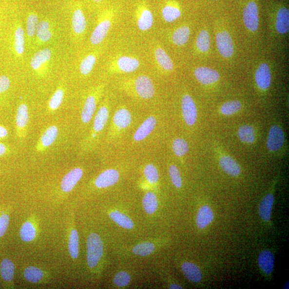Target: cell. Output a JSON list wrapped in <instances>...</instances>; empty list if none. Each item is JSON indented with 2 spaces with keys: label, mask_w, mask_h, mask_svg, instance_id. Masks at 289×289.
I'll return each instance as SVG.
<instances>
[{
  "label": "cell",
  "mask_w": 289,
  "mask_h": 289,
  "mask_svg": "<svg viewBox=\"0 0 289 289\" xmlns=\"http://www.w3.org/2000/svg\"><path fill=\"white\" fill-rule=\"evenodd\" d=\"M159 109L149 111L120 146L115 156L143 159L159 151L162 138V115Z\"/></svg>",
  "instance_id": "cell-1"
},
{
  "label": "cell",
  "mask_w": 289,
  "mask_h": 289,
  "mask_svg": "<svg viewBox=\"0 0 289 289\" xmlns=\"http://www.w3.org/2000/svg\"><path fill=\"white\" fill-rule=\"evenodd\" d=\"M148 112L135 111L134 108L124 103L114 108L101 142L111 159L116 155L125 139Z\"/></svg>",
  "instance_id": "cell-2"
},
{
  "label": "cell",
  "mask_w": 289,
  "mask_h": 289,
  "mask_svg": "<svg viewBox=\"0 0 289 289\" xmlns=\"http://www.w3.org/2000/svg\"><path fill=\"white\" fill-rule=\"evenodd\" d=\"M114 108L108 97H106L100 103L88 132L80 141L79 149L81 154H90L101 144Z\"/></svg>",
  "instance_id": "cell-3"
},
{
  "label": "cell",
  "mask_w": 289,
  "mask_h": 289,
  "mask_svg": "<svg viewBox=\"0 0 289 289\" xmlns=\"http://www.w3.org/2000/svg\"><path fill=\"white\" fill-rule=\"evenodd\" d=\"M270 14L267 33L270 45L277 53H282L287 46L289 34V11L285 6L277 7Z\"/></svg>",
  "instance_id": "cell-4"
},
{
  "label": "cell",
  "mask_w": 289,
  "mask_h": 289,
  "mask_svg": "<svg viewBox=\"0 0 289 289\" xmlns=\"http://www.w3.org/2000/svg\"><path fill=\"white\" fill-rule=\"evenodd\" d=\"M213 31L215 47L219 58L223 62H232L236 57L237 47L230 25L217 21Z\"/></svg>",
  "instance_id": "cell-5"
},
{
  "label": "cell",
  "mask_w": 289,
  "mask_h": 289,
  "mask_svg": "<svg viewBox=\"0 0 289 289\" xmlns=\"http://www.w3.org/2000/svg\"><path fill=\"white\" fill-rule=\"evenodd\" d=\"M240 23L245 37L255 43L258 42L261 31L259 8L257 3L250 0L245 5Z\"/></svg>",
  "instance_id": "cell-6"
},
{
  "label": "cell",
  "mask_w": 289,
  "mask_h": 289,
  "mask_svg": "<svg viewBox=\"0 0 289 289\" xmlns=\"http://www.w3.org/2000/svg\"><path fill=\"white\" fill-rule=\"evenodd\" d=\"M253 76L255 85L261 93L268 92L271 86L274 64L269 57L261 55L253 62Z\"/></svg>",
  "instance_id": "cell-7"
},
{
  "label": "cell",
  "mask_w": 289,
  "mask_h": 289,
  "mask_svg": "<svg viewBox=\"0 0 289 289\" xmlns=\"http://www.w3.org/2000/svg\"><path fill=\"white\" fill-rule=\"evenodd\" d=\"M124 86L127 94L141 102H150L155 96V84L145 75H140L133 80H128Z\"/></svg>",
  "instance_id": "cell-8"
},
{
  "label": "cell",
  "mask_w": 289,
  "mask_h": 289,
  "mask_svg": "<svg viewBox=\"0 0 289 289\" xmlns=\"http://www.w3.org/2000/svg\"><path fill=\"white\" fill-rule=\"evenodd\" d=\"M105 87L104 84H100L93 87L85 98L80 112V123L85 129L90 127L93 118L100 105Z\"/></svg>",
  "instance_id": "cell-9"
},
{
  "label": "cell",
  "mask_w": 289,
  "mask_h": 289,
  "mask_svg": "<svg viewBox=\"0 0 289 289\" xmlns=\"http://www.w3.org/2000/svg\"><path fill=\"white\" fill-rule=\"evenodd\" d=\"M103 252V242L101 237L97 233H90L86 242V260L90 268H95L99 264Z\"/></svg>",
  "instance_id": "cell-10"
},
{
  "label": "cell",
  "mask_w": 289,
  "mask_h": 289,
  "mask_svg": "<svg viewBox=\"0 0 289 289\" xmlns=\"http://www.w3.org/2000/svg\"><path fill=\"white\" fill-rule=\"evenodd\" d=\"M181 116L184 123L193 127L197 123L198 110L193 98L188 93H184L181 98Z\"/></svg>",
  "instance_id": "cell-11"
},
{
  "label": "cell",
  "mask_w": 289,
  "mask_h": 289,
  "mask_svg": "<svg viewBox=\"0 0 289 289\" xmlns=\"http://www.w3.org/2000/svg\"><path fill=\"white\" fill-rule=\"evenodd\" d=\"M52 58L51 49L45 48L38 50L31 58L30 67L37 76H44Z\"/></svg>",
  "instance_id": "cell-12"
},
{
  "label": "cell",
  "mask_w": 289,
  "mask_h": 289,
  "mask_svg": "<svg viewBox=\"0 0 289 289\" xmlns=\"http://www.w3.org/2000/svg\"><path fill=\"white\" fill-rule=\"evenodd\" d=\"M193 76L199 84L206 86L215 85L221 78L220 74L217 70L203 65L194 68Z\"/></svg>",
  "instance_id": "cell-13"
},
{
  "label": "cell",
  "mask_w": 289,
  "mask_h": 289,
  "mask_svg": "<svg viewBox=\"0 0 289 289\" xmlns=\"http://www.w3.org/2000/svg\"><path fill=\"white\" fill-rule=\"evenodd\" d=\"M194 50L198 56L209 57L212 50V38L210 29L205 25L198 32L194 42Z\"/></svg>",
  "instance_id": "cell-14"
},
{
  "label": "cell",
  "mask_w": 289,
  "mask_h": 289,
  "mask_svg": "<svg viewBox=\"0 0 289 289\" xmlns=\"http://www.w3.org/2000/svg\"><path fill=\"white\" fill-rule=\"evenodd\" d=\"M29 122V111L25 102L19 103L15 116L16 133L18 138L24 140L28 132Z\"/></svg>",
  "instance_id": "cell-15"
},
{
  "label": "cell",
  "mask_w": 289,
  "mask_h": 289,
  "mask_svg": "<svg viewBox=\"0 0 289 289\" xmlns=\"http://www.w3.org/2000/svg\"><path fill=\"white\" fill-rule=\"evenodd\" d=\"M120 178V172L116 168L106 169L95 178L93 185L97 189H104L115 185Z\"/></svg>",
  "instance_id": "cell-16"
},
{
  "label": "cell",
  "mask_w": 289,
  "mask_h": 289,
  "mask_svg": "<svg viewBox=\"0 0 289 289\" xmlns=\"http://www.w3.org/2000/svg\"><path fill=\"white\" fill-rule=\"evenodd\" d=\"M58 128L56 125L48 127L38 139L35 146L37 154H42L55 143L58 135Z\"/></svg>",
  "instance_id": "cell-17"
},
{
  "label": "cell",
  "mask_w": 289,
  "mask_h": 289,
  "mask_svg": "<svg viewBox=\"0 0 289 289\" xmlns=\"http://www.w3.org/2000/svg\"><path fill=\"white\" fill-rule=\"evenodd\" d=\"M83 169L76 167L72 169L63 177L60 183V191L63 194H68L72 192L76 185L82 178Z\"/></svg>",
  "instance_id": "cell-18"
},
{
  "label": "cell",
  "mask_w": 289,
  "mask_h": 289,
  "mask_svg": "<svg viewBox=\"0 0 289 289\" xmlns=\"http://www.w3.org/2000/svg\"><path fill=\"white\" fill-rule=\"evenodd\" d=\"M285 136L284 132L279 125H274L269 131L267 139V147L271 152L280 150L284 145Z\"/></svg>",
  "instance_id": "cell-19"
},
{
  "label": "cell",
  "mask_w": 289,
  "mask_h": 289,
  "mask_svg": "<svg viewBox=\"0 0 289 289\" xmlns=\"http://www.w3.org/2000/svg\"><path fill=\"white\" fill-rule=\"evenodd\" d=\"M112 22L110 19L104 18L101 19L97 23L90 36V41L93 45L100 44L108 35L111 29Z\"/></svg>",
  "instance_id": "cell-20"
},
{
  "label": "cell",
  "mask_w": 289,
  "mask_h": 289,
  "mask_svg": "<svg viewBox=\"0 0 289 289\" xmlns=\"http://www.w3.org/2000/svg\"><path fill=\"white\" fill-rule=\"evenodd\" d=\"M192 34V30L188 24H183L177 27L172 32L171 40L173 44L182 47L188 42Z\"/></svg>",
  "instance_id": "cell-21"
},
{
  "label": "cell",
  "mask_w": 289,
  "mask_h": 289,
  "mask_svg": "<svg viewBox=\"0 0 289 289\" xmlns=\"http://www.w3.org/2000/svg\"><path fill=\"white\" fill-rule=\"evenodd\" d=\"M53 33L50 20L43 19L39 21L36 33L37 42L39 44H45L50 41L53 36Z\"/></svg>",
  "instance_id": "cell-22"
},
{
  "label": "cell",
  "mask_w": 289,
  "mask_h": 289,
  "mask_svg": "<svg viewBox=\"0 0 289 289\" xmlns=\"http://www.w3.org/2000/svg\"><path fill=\"white\" fill-rule=\"evenodd\" d=\"M116 63L118 72L124 74L134 73L140 66V62L137 58L129 56L120 57Z\"/></svg>",
  "instance_id": "cell-23"
},
{
  "label": "cell",
  "mask_w": 289,
  "mask_h": 289,
  "mask_svg": "<svg viewBox=\"0 0 289 289\" xmlns=\"http://www.w3.org/2000/svg\"><path fill=\"white\" fill-rule=\"evenodd\" d=\"M219 165L223 172L229 175L236 177L241 173V168L232 157L225 155L220 158Z\"/></svg>",
  "instance_id": "cell-24"
},
{
  "label": "cell",
  "mask_w": 289,
  "mask_h": 289,
  "mask_svg": "<svg viewBox=\"0 0 289 289\" xmlns=\"http://www.w3.org/2000/svg\"><path fill=\"white\" fill-rule=\"evenodd\" d=\"M25 32L22 26L18 24L15 26L13 34V48L16 55L21 57L25 52Z\"/></svg>",
  "instance_id": "cell-25"
},
{
  "label": "cell",
  "mask_w": 289,
  "mask_h": 289,
  "mask_svg": "<svg viewBox=\"0 0 289 289\" xmlns=\"http://www.w3.org/2000/svg\"><path fill=\"white\" fill-rule=\"evenodd\" d=\"M85 16L80 8L76 9L73 13L72 19V28L75 35H82L86 29Z\"/></svg>",
  "instance_id": "cell-26"
},
{
  "label": "cell",
  "mask_w": 289,
  "mask_h": 289,
  "mask_svg": "<svg viewBox=\"0 0 289 289\" xmlns=\"http://www.w3.org/2000/svg\"><path fill=\"white\" fill-rule=\"evenodd\" d=\"M154 57L157 64L163 70L166 72H173L174 69L173 60L162 48L159 47L155 49Z\"/></svg>",
  "instance_id": "cell-27"
},
{
  "label": "cell",
  "mask_w": 289,
  "mask_h": 289,
  "mask_svg": "<svg viewBox=\"0 0 289 289\" xmlns=\"http://www.w3.org/2000/svg\"><path fill=\"white\" fill-rule=\"evenodd\" d=\"M214 217L213 212L210 206L204 205L200 207L196 216L197 227L200 230H203L213 221Z\"/></svg>",
  "instance_id": "cell-28"
},
{
  "label": "cell",
  "mask_w": 289,
  "mask_h": 289,
  "mask_svg": "<svg viewBox=\"0 0 289 289\" xmlns=\"http://www.w3.org/2000/svg\"><path fill=\"white\" fill-rule=\"evenodd\" d=\"M274 202V197L272 193L267 194L262 199L259 207V214L262 220L266 222L270 221Z\"/></svg>",
  "instance_id": "cell-29"
},
{
  "label": "cell",
  "mask_w": 289,
  "mask_h": 289,
  "mask_svg": "<svg viewBox=\"0 0 289 289\" xmlns=\"http://www.w3.org/2000/svg\"><path fill=\"white\" fill-rule=\"evenodd\" d=\"M258 264L265 274L270 275L274 270V255L269 250H265L259 254Z\"/></svg>",
  "instance_id": "cell-30"
},
{
  "label": "cell",
  "mask_w": 289,
  "mask_h": 289,
  "mask_svg": "<svg viewBox=\"0 0 289 289\" xmlns=\"http://www.w3.org/2000/svg\"><path fill=\"white\" fill-rule=\"evenodd\" d=\"M37 226L32 221H26L19 230V236L21 241L25 243L34 241L37 235Z\"/></svg>",
  "instance_id": "cell-31"
},
{
  "label": "cell",
  "mask_w": 289,
  "mask_h": 289,
  "mask_svg": "<svg viewBox=\"0 0 289 289\" xmlns=\"http://www.w3.org/2000/svg\"><path fill=\"white\" fill-rule=\"evenodd\" d=\"M181 269L185 276L191 282L198 283L202 279L199 267L193 263L185 262L181 266Z\"/></svg>",
  "instance_id": "cell-32"
},
{
  "label": "cell",
  "mask_w": 289,
  "mask_h": 289,
  "mask_svg": "<svg viewBox=\"0 0 289 289\" xmlns=\"http://www.w3.org/2000/svg\"><path fill=\"white\" fill-rule=\"evenodd\" d=\"M143 173L145 181L149 185H154L159 182V171L154 163H146L143 166Z\"/></svg>",
  "instance_id": "cell-33"
},
{
  "label": "cell",
  "mask_w": 289,
  "mask_h": 289,
  "mask_svg": "<svg viewBox=\"0 0 289 289\" xmlns=\"http://www.w3.org/2000/svg\"><path fill=\"white\" fill-rule=\"evenodd\" d=\"M171 150L174 156L181 159L188 154L189 145L186 139L182 137H176L172 141Z\"/></svg>",
  "instance_id": "cell-34"
},
{
  "label": "cell",
  "mask_w": 289,
  "mask_h": 289,
  "mask_svg": "<svg viewBox=\"0 0 289 289\" xmlns=\"http://www.w3.org/2000/svg\"><path fill=\"white\" fill-rule=\"evenodd\" d=\"M45 275L44 271L34 266L27 267L23 270L25 280L33 284L41 282L44 279Z\"/></svg>",
  "instance_id": "cell-35"
},
{
  "label": "cell",
  "mask_w": 289,
  "mask_h": 289,
  "mask_svg": "<svg viewBox=\"0 0 289 289\" xmlns=\"http://www.w3.org/2000/svg\"><path fill=\"white\" fill-rule=\"evenodd\" d=\"M64 94L63 86H59L48 101L47 110L49 113H54L61 107L64 100Z\"/></svg>",
  "instance_id": "cell-36"
},
{
  "label": "cell",
  "mask_w": 289,
  "mask_h": 289,
  "mask_svg": "<svg viewBox=\"0 0 289 289\" xmlns=\"http://www.w3.org/2000/svg\"><path fill=\"white\" fill-rule=\"evenodd\" d=\"M68 251L70 257L74 259L78 257L79 253V235L77 230L71 229L68 242Z\"/></svg>",
  "instance_id": "cell-37"
},
{
  "label": "cell",
  "mask_w": 289,
  "mask_h": 289,
  "mask_svg": "<svg viewBox=\"0 0 289 289\" xmlns=\"http://www.w3.org/2000/svg\"><path fill=\"white\" fill-rule=\"evenodd\" d=\"M238 137L243 143L253 144L255 140V132L252 125L245 124L240 127L237 132Z\"/></svg>",
  "instance_id": "cell-38"
},
{
  "label": "cell",
  "mask_w": 289,
  "mask_h": 289,
  "mask_svg": "<svg viewBox=\"0 0 289 289\" xmlns=\"http://www.w3.org/2000/svg\"><path fill=\"white\" fill-rule=\"evenodd\" d=\"M154 18L151 11L147 9H144L138 16L137 26L141 31L149 30L154 25Z\"/></svg>",
  "instance_id": "cell-39"
},
{
  "label": "cell",
  "mask_w": 289,
  "mask_h": 289,
  "mask_svg": "<svg viewBox=\"0 0 289 289\" xmlns=\"http://www.w3.org/2000/svg\"><path fill=\"white\" fill-rule=\"evenodd\" d=\"M181 11L172 5H167L162 10V17L166 22L172 23L181 18Z\"/></svg>",
  "instance_id": "cell-40"
},
{
  "label": "cell",
  "mask_w": 289,
  "mask_h": 289,
  "mask_svg": "<svg viewBox=\"0 0 289 289\" xmlns=\"http://www.w3.org/2000/svg\"><path fill=\"white\" fill-rule=\"evenodd\" d=\"M15 265L13 262L8 259H3L0 266V273L3 280L12 282L15 276Z\"/></svg>",
  "instance_id": "cell-41"
},
{
  "label": "cell",
  "mask_w": 289,
  "mask_h": 289,
  "mask_svg": "<svg viewBox=\"0 0 289 289\" xmlns=\"http://www.w3.org/2000/svg\"><path fill=\"white\" fill-rule=\"evenodd\" d=\"M96 61V57L94 54L86 56L80 62L79 71L83 76H89L95 67Z\"/></svg>",
  "instance_id": "cell-42"
},
{
  "label": "cell",
  "mask_w": 289,
  "mask_h": 289,
  "mask_svg": "<svg viewBox=\"0 0 289 289\" xmlns=\"http://www.w3.org/2000/svg\"><path fill=\"white\" fill-rule=\"evenodd\" d=\"M109 216L117 225L126 230H132L134 226L133 221L129 217L117 211L110 212Z\"/></svg>",
  "instance_id": "cell-43"
},
{
  "label": "cell",
  "mask_w": 289,
  "mask_h": 289,
  "mask_svg": "<svg viewBox=\"0 0 289 289\" xmlns=\"http://www.w3.org/2000/svg\"><path fill=\"white\" fill-rule=\"evenodd\" d=\"M143 206L147 214L151 215L154 213L158 207L155 194L151 192L146 193L143 199Z\"/></svg>",
  "instance_id": "cell-44"
},
{
  "label": "cell",
  "mask_w": 289,
  "mask_h": 289,
  "mask_svg": "<svg viewBox=\"0 0 289 289\" xmlns=\"http://www.w3.org/2000/svg\"><path fill=\"white\" fill-rule=\"evenodd\" d=\"M242 104L238 100L227 101L223 103L220 110L222 115L231 116L241 110Z\"/></svg>",
  "instance_id": "cell-45"
},
{
  "label": "cell",
  "mask_w": 289,
  "mask_h": 289,
  "mask_svg": "<svg viewBox=\"0 0 289 289\" xmlns=\"http://www.w3.org/2000/svg\"><path fill=\"white\" fill-rule=\"evenodd\" d=\"M39 19L35 13H30L26 21L25 34L29 39H32L36 36L37 26L39 23Z\"/></svg>",
  "instance_id": "cell-46"
},
{
  "label": "cell",
  "mask_w": 289,
  "mask_h": 289,
  "mask_svg": "<svg viewBox=\"0 0 289 289\" xmlns=\"http://www.w3.org/2000/svg\"><path fill=\"white\" fill-rule=\"evenodd\" d=\"M168 173L174 187L181 189L183 185L182 178L178 167L171 163L168 167Z\"/></svg>",
  "instance_id": "cell-47"
},
{
  "label": "cell",
  "mask_w": 289,
  "mask_h": 289,
  "mask_svg": "<svg viewBox=\"0 0 289 289\" xmlns=\"http://www.w3.org/2000/svg\"><path fill=\"white\" fill-rule=\"evenodd\" d=\"M155 247L154 244L150 242H144L139 244L133 249V252L135 255L146 257L154 251Z\"/></svg>",
  "instance_id": "cell-48"
},
{
  "label": "cell",
  "mask_w": 289,
  "mask_h": 289,
  "mask_svg": "<svg viewBox=\"0 0 289 289\" xmlns=\"http://www.w3.org/2000/svg\"><path fill=\"white\" fill-rule=\"evenodd\" d=\"M131 281L130 275L125 271H119L115 276L114 282L115 285L119 287H124L129 285Z\"/></svg>",
  "instance_id": "cell-49"
},
{
  "label": "cell",
  "mask_w": 289,
  "mask_h": 289,
  "mask_svg": "<svg viewBox=\"0 0 289 289\" xmlns=\"http://www.w3.org/2000/svg\"><path fill=\"white\" fill-rule=\"evenodd\" d=\"M10 218L7 214L0 215V237H2L6 232L9 224Z\"/></svg>",
  "instance_id": "cell-50"
},
{
  "label": "cell",
  "mask_w": 289,
  "mask_h": 289,
  "mask_svg": "<svg viewBox=\"0 0 289 289\" xmlns=\"http://www.w3.org/2000/svg\"><path fill=\"white\" fill-rule=\"evenodd\" d=\"M11 82L9 78L7 76H0V94H3L8 90Z\"/></svg>",
  "instance_id": "cell-51"
},
{
  "label": "cell",
  "mask_w": 289,
  "mask_h": 289,
  "mask_svg": "<svg viewBox=\"0 0 289 289\" xmlns=\"http://www.w3.org/2000/svg\"><path fill=\"white\" fill-rule=\"evenodd\" d=\"M10 152L9 147L5 144L0 142V157L7 155Z\"/></svg>",
  "instance_id": "cell-52"
},
{
  "label": "cell",
  "mask_w": 289,
  "mask_h": 289,
  "mask_svg": "<svg viewBox=\"0 0 289 289\" xmlns=\"http://www.w3.org/2000/svg\"><path fill=\"white\" fill-rule=\"evenodd\" d=\"M8 136V131L6 128L0 125V140L7 138Z\"/></svg>",
  "instance_id": "cell-53"
},
{
  "label": "cell",
  "mask_w": 289,
  "mask_h": 289,
  "mask_svg": "<svg viewBox=\"0 0 289 289\" xmlns=\"http://www.w3.org/2000/svg\"><path fill=\"white\" fill-rule=\"evenodd\" d=\"M170 289H182V288L181 287V286H180L178 285L173 284L170 287Z\"/></svg>",
  "instance_id": "cell-54"
},
{
  "label": "cell",
  "mask_w": 289,
  "mask_h": 289,
  "mask_svg": "<svg viewBox=\"0 0 289 289\" xmlns=\"http://www.w3.org/2000/svg\"><path fill=\"white\" fill-rule=\"evenodd\" d=\"M103 1V0H93V1L96 3H99Z\"/></svg>",
  "instance_id": "cell-55"
}]
</instances>
